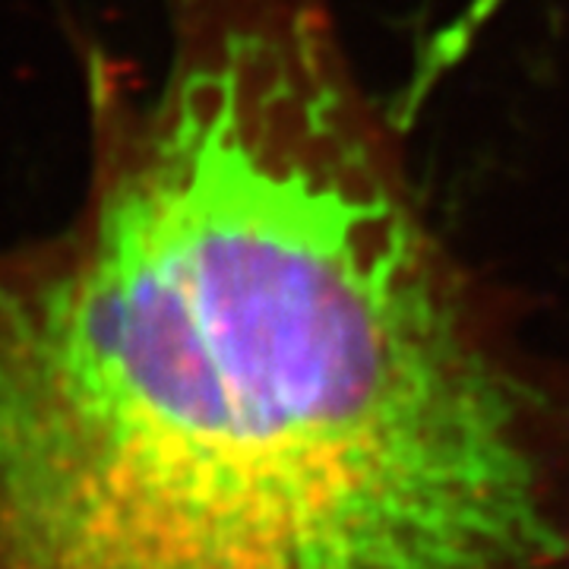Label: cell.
Masks as SVG:
<instances>
[{
  "mask_svg": "<svg viewBox=\"0 0 569 569\" xmlns=\"http://www.w3.org/2000/svg\"><path fill=\"white\" fill-rule=\"evenodd\" d=\"M0 569H569V396L399 164L197 123L0 257Z\"/></svg>",
  "mask_w": 569,
  "mask_h": 569,
  "instance_id": "1",
  "label": "cell"
}]
</instances>
